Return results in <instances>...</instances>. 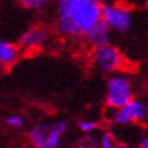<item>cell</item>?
<instances>
[{"label":"cell","instance_id":"30bf717a","mask_svg":"<svg viewBox=\"0 0 148 148\" xmlns=\"http://www.w3.org/2000/svg\"><path fill=\"white\" fill-rule=\"evenodd\" d=\"M99 148H128L124 143H120L112 132L103 133L99 140Z\"/></svg>","mask_w":148,"mask_h":148},{"label":"cell","instance_id":"7a4b0ae2","mask_svg":"<svg viewBox=\"0 0 148 148\" xmlns=\"http://www.w3.org/2000/svg\"><path fill=\"white\" fill-rule=\"evenodd\" d=\"M65 130H67L65 122L37 124L29 132V140L34 147L42 145L46 148H57L61 144V139Z\"/></svg>","mask_w":148,"mask_h":148},{"label":"cell","instance_id":"ac0fdd59","mask_svg":"<svg viewBox=\"0 0 148 148\" xmlns=\"http://www.w3.org/2000/svg\"><path fill=\"white\" fill-rule=\"evenodd\" d=\"M147 106H148V105H147Z\"/></svg>","mask_w":148,"mask_h":148},{"label":"cell","instance_id":"9a60e30c","mask_svg":"<svg viewBox=\"0 0 148 148\" xmlns=\"http://www.w3.org/2000/svg\"><path fill=\"white\" fill-rule=\"evenodd\" d=\"M140 148H148V136H145L144 139H141V141H140L139 144Z\"/></svg>","mask_w":148,"mask_h":148},{"label":"cell","instance_id":"ba28073f","mask_svg":"<svg viewBox=\"0 0 148 148\" xmlns=\"http://www.w3.org/2000/svg\"><path fill=\"white\" fill-rule=\"evenodd\" d=\"M110 29L112 27L109 26L103 19H101L99 22H97L91 27L90 32L86 34V38L88 41V44L92 45L94 48L108 45L110 42Z\"/></svg>","mask_w":148,"mask_h":148},{"label":"cell","instance_id":"52a82bcc","mask_svg":"<svg viewBox=\"0 0 148 148\" xmlns=\"http://www.w3.org/2000/svg\"><path fill=\"white\" fill-rule=\"evenodd\" d=\"M48 40V30L42 26H33L27 29L19 38L21 49L25 52H33L44 45Z\"/></svg>","mask_w":148,"mask_h":148},{"label":"cell","instance_id":"8992f818","mask_svg":"<svg viewBox=\"0 0 148 148\" xmlns=\"http://www.w3.org/2000/svg\"><path fill=\"white\" fill-rule=\"evenodd\" d=\"M102 19L113 30L120 33L128 32L132 26V12L122 5H102Z\"/></svg>","mask_w":148,"mask_h":148},{"label":"cell","instance_id":"2e32d148","mask_svg":"<svg viewBox=\"0 0 148 148\" xmlns=\"http://www.w3.org/2000/svg\"><path fill=\"white\" fill-rule=\"evenodd\" d=\"M34 148H46V147H42V145H37V147H34Z\"/></svg>","mask_w":148,"mask_h":148},{"label":"cell","instance_id":"9c48e42d","mask_svg":"<svg viewBox=\"0 0 148 148\" xmlns=\"http://www.w3.org/2000/svg\"><path fill=\"white\" fill-rule=\"evenodd\" d=\"M21 54V46L8 41H0V63L3 68L8 69L18 61Z\"/></svg>","mask_w":148,"mask_h":148},{"label":"cell","instance_id":"6da1fadb","mask_svg":"<svg viewBox=\"0 0 148 148\" xmlns=\"http://www.w3.org/2000/svg\"><path fill=\"white\" fill-rule=\"evenodd\" d=\"M57 27L65 37H86L90 29L102 19L99 0H56Z\"/></svg>","mask_w":148,"mask_h":148},{"label":"cell","instance_id":"5bb4252c","mask_svg":"<svg viewBox=\"0 0 148 148\" xmlns=\"http://www.w3.org/2000/svg\"><path fill=\"white\" fill-rule=\"evenodd\" d=\"M5 124L11 128H15V129H18V128H22L23 126V118L21 116H15V114H11L5 118Z\"/></svg>","mask_w":148,"mask_h":148},{"label":"cell","instance_id":"7c38bea8","mask_svg":"<svg viewBox=\"0 0 148 148\" xmlns=\"http://www.w3.org/2000/svg\"><path fill=\"white\" fill-rule=\"evenodd\" d=\"M19 1L23 7H26L29 10H41L44 8L50 0H19Z\"/></svg>","mask_w":148,"mask_h":148},{"label":"cell","instance_id":"d6986e66","mask_svg":"<svg viewBox=\"0 0 148 148\" xmlns=\"http://www.w3.org/2000/svg\"><path fill=\"white\" fill-rule=\"evenodd\" d=\"M139 148H140V147H139Z\"/></svg>","mask_w":148,"mask_h":148},{"label":"cell","instance_id":"8fae6325","mask_svg":"<svg viewBox=\"0 0 148 148\" xmlns=\"http://www.w3.org/2000/svg\"><path fill=\"white\" fill-rule=\"evenodd\" d=\"M75 145H76L77 148H97L98 143H97V140L91 136V133H86L83 137L77 139Z\"/></svg>","mask_w":148,"mask_h":148},{"label":"cell","instance_id":"4fadbf2b","mask_svg":"<svg viewBox=\"0 0 148 148\" xmlns=\"http://www.w3.org/2000/svg\"><path fill=\"white\" fill-rule=\"evenodd\" d=\"M77 128L83 132V133H92L94 130H97L99 128L98 122L95 121H88V120H83V121L77 122Z\"/></svg>","mask_w":148,"mask_h":148},{"label":"cell","instance_id":"3957f363","mask_svg":"<svg viewBox=\"0 0 148 148\" xmlns=\"http://www.w3.org/2000/svg\"><path fill=\"white\" fill-rule=\"evenodd\" d=\"M92 61L95 67L106 73H113L117 71H122L126 67V60L124 54L116 46L108 45L95 48L92 53Z\"/></svg>","mask_w":148,"mask_h":148},{"label":"cell","instance_id":"277c9868","mask_svg":"<svg viewBox=\"0 0 148 148\" xmlns=\"http://www.w3.org/2000/svg\"><path fill=\"white\" fill-rule=\"evenodd\" d=\"M132 99H133V91H132V84L128 77L117 75L109 79L108 90H106V103L109 108H122Z\"/></svg>","mask_w":148,"mask_h":148},{"label":"cell","instance_id":"5b68a950","mask_svg":"<svg viewBox=\"0 0 148 148\" xmlns=\"http://www.w3.org/2000/svg\"><path fill=\"white\" fill-rule=\"evenodd\" d=\"M148 118V106L143 101L132 99L122 108L114 109L112 120L118 125H128L143 122Z\"/></svg>","mask_w":148,"mask_h":148},{"label":"cell","instance_id":"e0dca14e","mask_svg":"<svg viewBox=\"0 0 148 148\" xmlns=\"http://www.w3.org/2000/svg\"><path fill=\"white\" fill-rule=\"evenodd\" d=\"M147 4H148V0H147Z\"/></svg>","mask_w":148,"mask_h":148}]
</instances>
